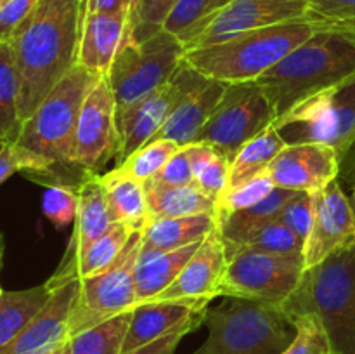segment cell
Here are the masks:
<instances>
[{"label":"cell","instance_id":"6da1fadb","mask_svg":"<svg viewBox=\"0 0 355 354\" xmlns=\"http://www.w3.org/2000/svg\"><path fill=\"white\" fill-rule=\"evenodd\" d=\"M82 28V0H38L14 31L9 42L19 76L21 121L78 65Z\"/></svg>","mask_w":355,"mask_h":354},{"label":"cell","instance_id":"7a4b0ae2","mask_svg":"<svg viewBox=\"0 0 355 354\" xmlns=\"http://www.w3.org/2000/svg\"><path fill=\"white\" fill-rule=\"evenodd\" d=\"M103 76L76 65L49 92L26 121H23L16 144L37 163V170L24 174L44 186H75L69 176H87L75 167V134L83 101ZM90 176V174H89ZM76 187V186H75Z\"/></svg>","mask_w":355,"mask_h":354},{"label":"cell","instance_id":"3957f363","mask_svg":"<svg viewBox=\"0 0 355 354\" xmlns=\"http://www.w3.org/2000/svg\"><path fill=\"white\" fill-rule=\"evenodd\" d=\"M331 28H355V23L333 21L311 10L305 17L246 31L220 44L186 51L184 61L218 82H253L283 61L298 45L319 31Z\"/></svg>","mask_w":355,"mask_h":354},{"label":"cell","instance_id":"277c9868","mask_svg":"<svg viewBox=\"0 0 355 354\" xmlns=\"http://www.w3.org/2000/svg\"><path fill=\"white\" fill-rule=\"evenodd\" d=\"M355 78V28L315 33L255 80L277 118L311 97Z\"/></svg>","mask_w":355,"mask_h":354},{"label":"cell","instance_id":"5b68a950","mask_svg":"<svg viewBox=\"0 0 355 354\" xmlns=\"http://www.w3.org/2000/svg\"><path fill=\"white\" fill-rule=\"evenodd\" d=\"M279 307L290 321L318 316L336 354H355V243L305 269Z\"/></svg>","mask_w":355,"mask_h":354},{"label":"cell","instance_id":"8992f818","mask_svg":"<svg viewBox=\"0 0 355 354\" xmlns=\"http://www.w3.org/2000/svg\"><path fill=\"white\" fill-rule=\"evenodd\" d=\"M203 323L208 337L193 354H283L297 333L279 305L248 298L207 309Z\"/></svg>","mask_w":355,"mask_h":354},{"label":"cell","instance_id":"52a82bcc","mask_svg":"<svg viewBox=\"0 0 355 354\" xmlns=\"http://www.w3.org/2000/svg\"><path fill=\"white\" fill-rule=\"evenodd\" d=\"M184 52L182 42L165 28L139 44L127 42L106 75L116 103V115L166 85L182 66Z\"/></svg>","mask_w":355,"mask_h":354},{"label":"cell","instance_id":"ba28073f","mask_svg":"<svg viewBox=\"0 0 355 354\" xmlns=\"http://www.w3.org/2000/svg\"><path fill=\"white\" fill-rule=\"evenodd\" d=\"M288 144L324 142L340 162L355 142V78L298 104L274 121Z\"/></svg>","mask_w":355,"mask_h":354},{"label":"cell","instance_id":"9c48e42d","mask_svg":"<svg viewBox=\"0 0 355 354\" xmlns=\"http://www.w3.org/2000/svg\"><path fill=\"white\" fill-rule=\"evenodd\" d=\"M142 246V231L130 239L114 262L97 274L80 280V294L69 321V337L137 307L135 266Z\"/></svg>","mask_w":355,"mask_h":354},{"label":"cell","instance_id":"30bf717a","mask_svg":"<svg viewBox=\"0 0 355 354\" xmlns=\"http://www.w3.org/2000/svg\"><path fill=\"white\" fill-rule=\"evenodd\" d=\"M277 113L262 87L253 82L227 83L222 99L196 142H207L231 162L239 149L274 125Z\"/></svg>","mask_w":355,"mask_h":354},{"label":"cell","instance_id":"8fae6325","mask_svg":"<svg viewBox=\"0 0 355 354\" xmlns=\"http://www.w3.org/2000/svg\"><path fill=\"white\" fill-rule=\"evenodd\" d=\"M304 255L239 250L227 257L220 295L281 305L304 276Z\"/></svg>","mask_w":355,"mask_h":354},{"label":"cell","instance_id":"7c38bea8","mask_svg":"<svg viewBox=\"0 0 355 354\" xmlns=\"http://www.w3.org/2000/svg\"><path fill=\"white\" fill-rule=\"evenodd\" d=\"M311 14L309 0H231L179 40L186 51L220 44L236 35Z\"/></svg>","mask_w":355,"mask_h":354},{"label":"cell","instance_id":"4fadbf2b","mask_svg":"<svg viewBox=\"0 0 355 354\" xmlns=\"http://www.w3.org/2000/svg\"><path fill=\"white\" fill-rule=\"evenodd\" d=\"M120 148L116 103L106 76L83 101L75 134V167L83 174H97Z\"/></svg>","mask_w":355,"mask_h":354},{"label":"cell","instance_id":"5bb4252c","mask_svg":"<svg viewBox=\"0 0 355 354\" xmlns=\"http://www.w3.org/2000/svg\"><path fill=\"white\" fill-rule=\"evenodd\" d=\"M227 255L218 228H215L193 253L179 276L149 302H173L207 311L208 304L220 295Z\"/></svg>","mask_w":355,"mask_h":354},{"label":"cell","instance_id":"9a60e30c","mask_svg":"<svg viewBox=\"0 0 355 354\" xmlns=\"http://www.w3.org/2000/svg\"><path fill=\"white\" fill-rule=\"evenodd\" d=\"M312 226L304 245L305 269L355 243V212L338 179L312 193Z\"/></svg>","mask_w":355,"mask_h":354},{"label":"cell","instance_id":"2e32d148","mask_svg":"<svg viewBox=\"0 0 355 354\" xmlns=\"http://www.w3.org/2000/svg\"><path fill=\"white\" fill-rule=\"evenodd\" d=\"M193 68L182 61V66L172 80L162 89L153 92L130 110L116 115L118 132H120V148L116 153V165H121L132 153L156 137L172 111L182 99L189 83Z\"/></svg>","mask_w":355,"mask_h":354},{"label":"cell","instance_id":"e0dca14e","mask_svg":"<svg viewBox=\"0 0 355 354\" xmlns=\"http://www.w3.org/2000/svg\"><path fill=\"white\" fill-rule=\"evenodd\" d=\"M274 186L318 193L340 176V158L324 142L286 144L267 169Z\"/></svg>","mask_w":355,"mask_h":354},{"label":"cell","instance_id":"ac0fdd59","mask_svg":"<svg viewBox=\"0 0 355 354\" xmlns=\"http://www.w3.org/2000/svg\"><path fill=\"white\" fill-rule=\"evenodd\" d=\"M80 294V280L52 290L47 304L0 354H49L69 340V321Z\"/></svg>","mask_w":355,"mask_h":354},{"label":"cell","instance_id":"d6986e66","mask_svg":"<svg viewBox=\"0 0 355 354\" xmlns=\"http://www.w3.org/2000/svg\"><path fill=\"white\" fill-rule=\"evenodd\" d=\"M73 224L75 228H73V235L66 246L64 255L54 274L45 281L51 290H55L61 285L62 278L80 259V255L114 224L113 214H111L106 194H104V187L97 174L87 176L78 186V210H76Z\"/></svg>","mask_w":355,"mask_h":354},{"label":"cell","instance_id":"ffe728a7","mask_svg":"<svg viewBox=\"0 0 355 354\" xmlns=\"http://www.w3.org/2000/svg\"><path fill=\"white\" fill-rule=\"evenodd\" d=\"M225 87L227 83L208 78L193 68L182 99L179 101L155 139H170L179 146L196 142L201 128L205 127L210 115L217 108L218 101L224 96Z\"/></svg>","mask_w":355,"mask_h":354},{"label":"cell","instance_id":"44dd1931","mask_svg":"<svg viewBox=\"0 0 355 354\" xmlns=\"http://www.w3.org/2000/svg\"><path fill=\"white\" fill-rule=\"evenodd\" d=\"M130 10L87 14L80 38L78 65L99 76L110 73L118 51L130 42Z\"/></svg>","mask_w":355,"mask_h":354},{"label":"cell","instance_id":"7402d4cb","mask_svg":"<svg viewBox=\"0 0 355 354\" xmlns=\"http://www.w3.org/2000/svg\"><path fill=\"white\" fill-rule=\"evenodd\" d=\"M205 312L173 302H146L132 312L130 326L123 344V354L144 347L180 328L203 325Z\"/></svg>","mask_w":355,"mask_h":354},{"label":"cell","instance_id":"603a6c76","mask_svg":"<svg viewBox=\"0 0 355 354\" xmlns=\"http://www.w3.org/2000/svg\"><path fill=\"white\" fill-rule=\"evenodd\" d=\"M215 228H217L215 214L149 221L142 229L141 252H170L193 243H200Z\"/></svg>","mask_w":355,"mask_h":354},{"label":"cell","instance_id":"cb8c5ba5","mask_svg":"<svg viewBox=\"0 0 355 354\" xmlns=\"http://www.w3.org/2000/svg\"><path fill=\"white\" fill-rule=\"evenodd\" d=\"M114 222L142 231L148 224V196L144 183L132 177L120 167L99 176Z\"/></svg>","mask_w":355,"mask_h":354},{"label":"cell","instance_id":"d4e9b609","mask_svg":"<svg viewBox=\"0 0 355 354\" xmlns=\"http://www.w3.org/2000/svg\"><path fill=\"white\" fill-rule=\"evenodd\" d=\"M144 187L148 196V222L156 219L189 217L217 212V203L210 200L196 184L168 186L151 179L144 183Z\"/></svg>","mask_w":355,"mask_h":354},{"label":"cell","instance_id":"484cf974","mask_svg":"<svg viewBox=\"0 0 355 354\" xmlns=\"http://www.w3.org/2000/svg\"><path fill=\"white\" fill-rule=\"evenodd\" d=\"M201 243V242H200ZM200 243L170 250V252H141L135 266V292L137 304H146L162 294L182 271Z\"/></svg>","mask_w":355,"mask_h":354},{"label":"cell","instance_id":"4316f807","mask_svg":"<svg viewBox=\"0 0 355 354\" xmlns=\"http://www.w3.org/2000/svg\"><path fill=\"white\" fill-rule=\"evenodd\" d=\"M222 242L227 257L239 250H257L266 253H279V255H304L305 245L304 239L298 238L291 229L276 219L246 229L232 238H222Z\"/></svg>","mask_w":355,"mask_h":354},{"label":"cell","instance_id":"83f0119b","mask_svg":"<svg viewBox=\"0 0 355 354\" xmlns=\"http://www.w3.org/2000/svg\"><path fill=\"white\" fill-rule=\"evenodd\" d=\"M52 290L38 285L24 290H10L0 295V349L12 342L28 323L47 304Z\"/></svg>","mask_w":355,"mask_h":354},{"label":"cell","instance_id":"f1b7e54d","mask_svg":"<svg viewBox=\"0 0 355 354\" xmlns=\"http://www.w3.org/2000/svg\"><path fill=\"white\" fill-rule=\"evenodd\" d=\"M281 132L274 125L260 132L257 137L246 142L238 155L231 160V169H229V187L239 186L246 183L252 177L266 172L272 160L281 153V149L286 146Z\"/></svg>","mask_w":355,"mask_h":354},{"label":"cell","instance_id":"f546056e","mask_svg":"<svg viewBox=\"0 0 355 354\" xmlns=\"http://www.w3.org/2000/svg\"><path fill=\"white\" fill-rule=\"evenodd\" d=\"M132 233H134L132 228L121 224V222H114L101 238H97L96 242L80 255V259L73 264L71 269H69L68 273H66V276L62 278L61 285L73 280H83V278L94 276V274H97L99 271L106 269L111 262L116 260V257L120 255L121 250L125 248L127 242L130 239ZM61 285H59V287H61Z\"/></svg>","mask_w":355,"mask_h":354},{"label":"cell","instance_id":"4dcf8cb0","mask_svg":"<svg viewBox=\"0 0 355 354\" xmlns=\"http://www.w3.org/2000/svg\"><path fill=\"white\" fill-rule=\"evenodd\" d=\"M19 76L10 42H0V141L14 142L19 137Z\"/></svg>","mask_w":355,"mask_h":354},{"label":"cell","instance_id":"1f68e13d","mask_svg":"<svg viewBox=\"0 0 355 354\" xmlns=\"http://www.w3.org/2000/svg\"><path fill=\"white\" fill-rule=\"evenodd\" d=\"M187 148H189L191 163H193L194 184L210 200L218 203L229 187L231 162L207 142H193V144H187Z\"/></svg>","mask_w":355,"mask_h":354},{"label":"cell","instance_id":"d6a6232c","mask_svg":"<svg viewBox=\"0 0 355 354\" xmlns=\"http://www.w3.org/2000/svg\"><path fill=\"white\" fill-rule=\"evenodd\" d=\"M132 312L134 311L118 314L69 337L71 354H123V344L130 326Z\"/></svg>","mask_w":355,"mask_h":354},{"label":"cell","instance_id":"836d02e7","mask_svg":"<svg viewBox=\"0 0 355 354\" xmlns=\"http://www.w3.org/2000/svg\"><path fill=\"white\" fill-rule=\"evenodd\" d=\"M293 193L295 191L274 187L269 196H266L253 207L217 219V228L220 231V236L224 239L232 238V236L239 235L246 229L255 228V226L263 224V222L274 221L281 212V208H283V205L293 196Z\"/></svg>","mask_w":355,"mask_h":354},{"label":"cell","instance_id":"e575fe53","mask_svg":"<svg viewBox=\"0 0 355 354\" xmlns=\"http://www.w3.org/2000/svg\"><path fill=\"white\" fill-rule=\"evenodd\" d=\"M179 0H134L128 16L130 42H144L165 28Z\"/></svg>","mask_w":355,"mask_h":354},{"label":"cell","instance_id":"d590c367","mask_svg":"<svg viewBox=\"0 0 355 354\" xmlns=\"http://www.w3.org/2000/svg\"><path fill=\"white\" fill-rule=\"evenodd\" d=\"M179 148L180 146L170 139H153L116 167L123 169L141 183H148L162 170V167Z\"/></svg>","mask_w":355,"mask_h":354},{"label":"cell","instance_id":"8d00e7d4","mask_svg":"<svg viewBox=\"0 0 355 354\" xmlns=\"http://www.w3.org/2000/svg\"><path fill=\"white\" fill-rule=\"evenodd\" d=\"M274 187L276 186H274L269 172L266 170V172L252 177V179L246 180V183L225 191L224 196L218 200L215 215H217V219H220L229 214H234V212L253 207V205L262 201L266 196H269V194L272 193Z\"/></svg>","mask_w":355,"mask_h":354},{"label":"cell","instance_id":"74e56055","mask_svg":"<svg viewBox=\"0 0 355 354\" xmlns=\"http://www.w3.org/2000/svg\"><path fill=\"white\" fill-rule=\"evenodd\" d=\"M229 2L231 0H179L166 19L165 30L177 38L184 37L187 31L207 21Z\"/></svg>","mask_w":355,"mask_h":354},{"label":"cell","instance_id":"f35d334b","mask_svg":"<svg viewBox=\"0 0 355 354\" xmlns=\"http://www.w3.org/2000/svg\"><path fill=\"white\" fill-rule=\"evenodd\" d=\"M295 339L283 354H336L321 319L314 314L298 316L291 319Z\"/></svg>","mask_w":355,"mask_h":354},{"label":"cell","instance_id":"ab89813d","mask_svg":"<svg viewBox=\"0 0 355 354\" xmlns=\"http://www.w3.org/2000/svg\"><path fill=\"white\" fill-rule=\"evenodd\" d=\"M42 210L58 229L75 222L76 210H78V187L66 186V184L45 186Z\"/></svg>","mask_w":355,"mask_h":354},{"label":"cell","instance_id":"60d3db41","mask_svg":"<svg viewBox=\"0 0 355 354\" xmlns=\"http://www.w3.org/2000/svg\"><path fill=\"white\" fill-rule=\"evenodd\" d=\"M312 193L305 191H295L293 196L283 205L281 212L277 214L276 221L286 226L288 229L295 233L298 238L305 242L311 233L312 226Z\"/></svg>","mask_w":355,"mask_h":354},{"label":"cell","instance_id":"b9f144b4","mask_svg":"<svg viewBox=\"0 0 355 354\" xmlns=\"http://www.w3.org/2000/svg\"><path fill=\"white\" fill-rule=\"evenodd\" d=\"M153 180L168 186H186V184H194L193 163H191L189 148L180 146L175 153L168 158V162L162 167L158 174L153 177Z\"/></svg>","mask_w":355,"mask_h":354},{"label":"cell","instance_id":"7bdbcfd3","mask_svg":"<svg viewBox=\"0 0 355 354\" xmlns=\"http://www.w3.org/2000/svg\"><path fill=\"white\" fill-rule=\"evenodd\" d=\"M38 0H7L0 7V42H9L14 31L31 14Z\"/></svg>","mask_w":355,"mask_h":354},{"label":"cell","instance_id":"ee69618b","mask_svg":"<svg viewBox=\"0 0 355 354\" xmlns=\"http://www.w3.org/2000/svg\"><path fill=\"white\" fill-rule=\"evenodd\" d=\"M35 170H37L35 160L24 149H21L16 142H7L0 149V184L6 183L12 174H31Z\"/></svg>","mask_w":355,"mask_h":354},{"label":"cell","instance_id":"f6af8a7d","mask_svg":"<svg viewBox=\"0 0 355 354\" xmlns=\"http://www.w3.org/2000/svg\"><path fill=\"white\" fill-rule=\"evenodd\" d=\"M311 10L333 21L355 23V0H309Z\"/></svg>","mask_w":355,"mask_h":354},{"label":"cell","instance_id":"bcb514c9","mask_svg":"<svg viewBox=\"0 0 355 354\" xmlns=\"http://www.w3.org/2000/svg\"><path fill=\"white\" fill-rule=\"evenodd\" d=\"M194 330L196 328H191V326H187V328H180L177 330V332L168 333V335L162 337V339L155 340V342L148 344V346L144 347H139V349L132 351V353H127V354H175L180 340H182L187 333L194 332Z\"/></svg>","mask_w":355,"mask_h":354},{"label":"cell","instance_id":"7dc6e473","mask_svg":"<svg viewBox=\"0 0 355 354\" xmlns=\"http://www.w3.org/2000/svg\"><path fill=\"white\" fill-rule=\"evenodd\" d=\"M345 179V183L350 187V203L355 212V142L349 148V151L345 153V156L340 162V176Z\"/></svg>","mask_w":355,"mask_h":354},{"label":"cell","instance_id":"c3c4849f","mask_svg":"<svg viewBox=\"0 0 355 354\" xmlns=\"http://www.w3.org/2000/svg\"><path fill=\"white\" fill-rule=\"evenodd\" d=\"M134 0H87V14L92 12H118V10H130Z\"/></svg>","mask_w":355,"mask_h":354},{"label":"cell","instance_id":"681fc988","mask_svg":"<svg viewBox=\"0 0 355 354\" xmlns=\"http://www.w3.org/2000/svg\"><path fill=\"white\" fill-rule=\"evenodd\" d=\"M49 354H71V351H69V340L64 344V346H61L59 349L52 351V353H49Z\"/></svg>","mask_w":355,"mask_h":354},{"label":"cell","instance_id":"f907efd6","mask_svg":"<svg viewBox=\"0 0 355 354\" xmlns=\"http://www.w3.org/2000/svg\"><path fill=\"white\" fill-rule=\"evenodd\" d=\"M3 252H6V242H3V235L0 231V267L3 266Z\"/></svg>","mask_w":355,"mask_h":354},{"label":"cell","instance_id":"816d5d0a","mask_svg":"<svg viewBox=\"0 0 355 354\" xmlns=\"http://www.w3.org/2000/svg\"><path fill=\"white\" fill-rule=\"evenodd\" d=\"M82 9H83V21H85V10H87V0H82Z\"/></svg>","mask_w":355,"mask_h":354},{"label":"cell","instance_id":"f5cc1de1","mask_svg":"<svg viewBox=\"0 0 355 354\" xmlns=\"http://www.w3.org/2000/svg\"><path fill=\"white\" fill-rule=\"evenodd\" d=\"M3 144H7V142H3V141H0V149L3 148Z\"/></svg>","mask_w":355,"mask_h":354},{"label":"cell","instance_id":"db71d44e","mask_svg":"<svg viewBox=\"0 0 355 354\" xmlns=\"http://www.w3.org/2000/svg\"><path fill=\"white\" fill-rule=\"evenodd\" d=\"M0 269H2V267H0ZM3 294V288H2V285H0V295Z\"/></svg>","mask_w":355,"mask_h":354},{"label":"cell","instance_id":"11a10c76","mask_svg":"<svg viewBox=\"0 0 355 354\" xmlns=\"http://www.w3.org/2000/svg\"><path fill=\"white\" fill-rule=\"evenodd\" d=\"M6 2H7V0H0V7H2Z\"/></svg>","mask_w":355,"mask_h":354}]
</instances>
